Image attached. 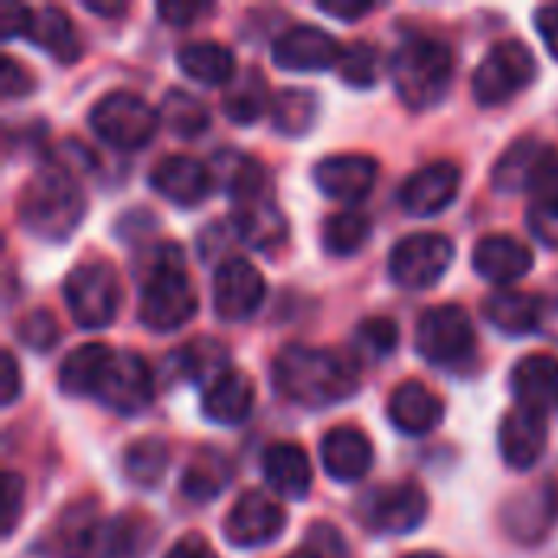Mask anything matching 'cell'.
Here are the masks:
<instances>
[{
  "mask_svg": "<svg viewBox=\"0 0 558 558\" xmlns=\"http://www.w3.org/2000/svg\"><path fill=\"white\" fill-rule=\"evenodd\" d=\"M415 347L435 366H458L477 347L474 324L464 314V307H458V304L432 307V311H425V317L415 327Z\"/></svg>",
  "mask_w": 558,
  "mask_h": 558,
  "instance_id": "11",
  "label": "cell"
},
{
  "mask_svg": "<svg viewBox=\"0 0 558 558\" xmlns=\"http://www.w3.org/2000/svg\"><path fill=\"white\" fill-rule=\"evenodd\" d=\"M252 405L255 383L239 369H229L203 392V415L216 425H242L252 415Z\"/></svg>",
  "mask_w": 558,
  "mask_h": 558,
  "instance_id": "27",
  "label": "cell"
},
{
  "mask_svg": "<svg viewBox=\"0 0 558 558\" xmlns=\"http://www.w3.org/2000/svg\"><path fill=\"white\" fill-rule=\"evenodd\" d=\"M177 65L186 78L199 85H226L235 75V56L222 43H213V39L186 43L177 56Z\"/></svg>",
  "mask_w": 558,
  "mask_h": 558,
  "instance_id": "30",
  "label": "cell"
},
{
  "mask_svg": "<svg viewBox=\"0 0 558 558\" xmlns=\"http://www.w3.org/2000/svg\"><path fill=\"white\" fill-rule=\"evenodd\" d=\"M95 399L121 415L144 412L154 399V376H150L147 363L131 350H114V356L108 360V366L95 386Z\"/></svg>",
  "mask_w": 558,
  "mask_h": 558,
  "instance_id": "13",
  "label": "cell"
},
{
  "mask_svg": "<svg viewBox=\"0 0 558 558\" xmlns=\"http://www.w3.org/2000/svg\"><path fill=\"white\" fill-rule=\"evenodd\" d=\"M317 118V98L304 88H284L271 101V121L281 134H304Z\"/></svg>",
  "mask_w": 558,
  "mask_h": 558,
  "instance_id": "38",
  "label": "cell"
},
{
  "mask_svg": "<svg viewBox=\"0 0 558 558\" xmlns=\"http://www.w3.org/2000/svg\"><path fill=\"white\" fill-rule=\"evenodd\" d=\"M451 78H454V56L441 39L415 33L399 43L392 56V82L409 108L415 111L435 108L448 95Z\"/></svg>",
  "mask_w": 558,
  "mask_h": 558,
  "instance_id": "4",
  "label": "cell"
},
{
  "mask_svg": "<svg viewBox=\"0 0 558 558\" xmlns=\"http://www.w3.org/2000/svg\"><path fill=\"white\" fill-rule=\"evenodd\" d=\"M160 124L177 137H199L209 128V108L180 88H170L160 101Z\"/></svg>",
  "mask_w": 558,
  "mask_h": 558,
  "instance_id": "36",
  "label": "cell"
},
{
  "mask_svg": "<svg viewBox=\"0 0 558 558\" xmlns=\"http://www.w3.org/2000/svg\"><path fill=\"white\" fill-rule=\"evenodd\" d=\"M340 75L347 85L353 88H369L376 85V75H379V52L373 43H363V39H353L343 46V56H340Z\"/></svg>",
  "mask_w": 558,
  "mask_h": 558,
  "instance_id": "39",
  "label": "cell"
},
{
  "mask_svg": "<svg viewBox=\"0 0 558 558\" xmlns=\"http://www.w3.org/2000/svg\"><path fill=\"white\" fill-rule=\"evenodd\" d=\"M428 517V497L418 484H392L379 487L369 504L363 507V520L373 533L383 536H405L415 533Z\"/></svg>",
  "mask_w": 558,
  "mask_h": 558,
  "instance_id": "14",
  "label": "cell"
},
{
  "mask_svg": "<svg viewBox=\"0 0 558 558\" xmlns=\"http://www.w3.org/2000/svg\"><path fill=\"white\" fill-rule=\"evenodd\" d=\"M26 36H29V43H36L43 52H49L59 62H75L82 56L75 26H72L69 13L59 7H36Z\"/></svg>",
  "mask_w": 558,
  "mask_h": 558,
  "instance_id": "29",
  "label": "cell"
},
{
  "mask_svg": "<svg viewBox=\"0 0 558 558\" xmlns=\"http://www.w3.org/2000/svg\"><path fill=\"white\" fill-rule=\"evenodd\" d=\"M533 268V252L513 235H484L474 245V271L490 284H513Z\"/></svg>",
  "mask_w": 558,
  "mask_h": 558,
  "instance_id": "23",
  "label": "cell"
},
{
  "mask_svg": "<svg viewBox=\"0 0 558 558\" xmlns=\"http://www.w3.org/2000/svg\"><path fill=\"white\" fill-rule=\"evenodd\" d=\"M458 190H461V167L451 160H432L402 183L399 206L409 216H438L454 203Z\"/></svg>",
  "mask_w": 558,
  "mask_h": 558,
  "instance_id": "18",
  "label": "cell"
},
{
  "mask_svg": "<svg viewBox=\"0 0 558 558\" xmlns=\"http://www.w3.org/2000/svg\"><path fill=\"white\" fill-rule=\"evenodd\" d=\"M88 124L98 141H105L114 150H137L147 147L160 128V111H154L141 95L134 92H108L95 101Z\"/></svg>",
  "mask_w": 558,
  "mask_h": 558,
  "instance_id": "5",
  "label": "cell"
},
{
  "mask_svg": "<svg viewBox=\"0 0 558 558\" xmlns=\"http://www.w3.org/2000/svg\"><path fill=\"white\" fill-rule=\"evenodd\" d=\"M20 396V366L13 353H3V402L10 405Z\"/></svg>",
  "mask_w": 558,
  "mask_h": 558,
  "instance_id": "51",
  "label": "cell"
},
{
  "mask_svg": "<svg viewBox=\"0 0 558 558\" xmlns=\"http://www.w3.org/2000/svg\"><path fill=\"white\" fill-rule=\"evenodd\" d=\"M29 20H33V10H26V7H16V3L3 7V13H0L3 36H7V39H13V36H26Z\"/></svg>",
  "mask_w": 558,
  "mask_h": 558,
  "instance_id": "47",
  "label": "cell"
},
{
  "mask_svg": "<svg viewBox=\"0 0 558 558\" xmlns=\"http://www.w3.org/2000/svg\"><path fill=\"white\" fill-rule=\"evenodd\" d=\"M85 10H92V13H98V16H121L124 10H128V3L121 0V3H101V0H85Z\"/></svg>",
  "mask_w": 558,
  "mask_h": 558,
  "instance_id": "52",
  "label": "cell"
},
{
  "mask_svg": "<svg viewBox=\"0 0 558 558\" xmlns=\"http://www.w3.org/2000/svg\"><path fill=\"white\" fill-rule=\"evenodd\" d=\"M288 558H314V556H311V553H304V549H298L294 556H288Z\"/></svg>",
  "mask_w": 558,
  "mask_h": 558,
  "instance_id": "54",
  "label": "cell"
},
{
  "mask_svg": "<svg viewBox=\"0 0 558 558\" xmlns=\"http://www.w3.org/2000/svg\"><path fill=\"white\" fill-rule=\"evenodd\" d=\"M29 88H33L29 72L13 56H3V62H0V92H3V98H20Z\"/></svg>",
  "mask_w": 558,
  "mask_h": 558,
  "instance_id": "44",
  "label": "cell"
},
{
  "mask_svg": "<svg viewBox=\"0 0 558 558\" xmlns=\"http://www.w3.org/2000/svg\"><path fill=\"white\" fill-rule=\"evenodd\" d=\"M16 340H20L23 347L36 350V353H46V350L56 347V340H59L56 317H52L49 311H43V307L23 314V317L16 320Z\"/></svg>",
  "mask_w": 558,
  "mask_h": 558,
  "instance_id": "41",
  "label": "cell"
},
{
  "mask_svg": "<svg viewBox=\"0 0 558 558\" xmlns=\"http://www.w3.org/2000/svg\"><path fill=\"white\" fill-rule=\"evenodd\" d=\"M405 558H441V556H435V553H415V556H405Z\"/></svg>",
  "mask_w": 558,
  "mask_h": 558,
  "instance_id": "53",
  "label": "cell"
},
{
  "mask_svg": "<svg viewBox=\"0 0 558 558\" xmlns=\"http://www.w3.org/2000/svg\"><path fill=\"white\" fill-rule=\"evenodd\" d=\"M65 307L72 320L85 330H105L121 304V281L108 262H85L78 265L62 284Z\"/></svg>",
  "mask_w": 558,
  "mask_h": 558,
  "instance_id": "6",
  "label": "cell"
},
{
  "mask_svg": "<svg viewBox=\"0 0 558 558\" xmlns=\"http://www.w3.org/2000/svg\"><path fill=\"white\" fill-rule=\"evenodd\" d=\"M356 350L366 356V360H386L389 353H396L399 347V327L389 320V317H369L356 327V337H353Z\"/></svg>",
  "mask_w": 558,
  "mask_h": 558,
  "instance_id": "40",
  "label": "cell"
},
{
  "mask_svg": "<svg viewBox=\"0 0 558 558\" xmlns=\"http://www.w3.org/2000/svg\"><path fill=\"white\" fill-rule=\"evenodd\" d=\"M213 183V170L186 154H170L150 170V186L177 206H199L209 196Z\"/></svg>",
  "mask_w": 558,
  "mask_h": 558,
  "instance_id": "20",
  "label": "cell"
},
{
  "mask_svg": "<svg viewBox=\"0 0 558 558\" xmlns=\"http://www.w3.org/2000/svg\"><path fill=\"white\" fill-rule=\"evenodd\" d=\"M111 356H114V350L105 343H85V347L72 350L59 366V389L72 399L95 396V386Z\"/></svg>",
  "mask_w": 558,
  "mask_h": 558,
  "instance_id": "31",
  "label": "cell"
},
{
  "mask_svg": "<svg viewBox=\"0 0 558 558\" xmlns=\"http://www.w3.org/2000/svg\"><path fill=\"white\" fill-rule=\"evenodd\" d=\"M229 477H232V468H229L226 454L203 448L190 458V464L180 477V490L190 504H209L229 487Z\"/></svg>",
  "mask_w": 558,
  "mask_h": 558,
  "instance_id": "32",
  "label": "cell"
},
{
  "mask_svg": "<svg viewBox=\"0 0 558 558\" xmlns=\"http://www.w3.org/2000/svg\"><path fill=\"white\" fill-rule=\"evenodd\" d=\"M3 497H7V510H3V533H13L16 517H20V504H23V481L20 474L7 471L3 474Z\"/></svg>",
  "mask_w": 558,
  "mask_h": 558,
  "instance_id": "46",
  "label": "cell"
},
{
  "mask_svg": "<svg viewBox=\"0 0 558 558\" xmlns=\"http://www.w3.org/2000/svg\"><path fill=\"white\" fill-rule=\"evenodd\" d=\"M170 468V448L160 438H137L124 451V477L137 487H157Z\"/></svg>",
  "mask_w": 558,
  "mask_h": 558,
  "instance_id": "37",
  "label": "cell"
},
{
  "mask_svg": "<svg viewBox=\"0 0 558 558\" xmlns=\"http://www.w3.org/2000/svg\"><path fill=\"white\" fill-rule=\"evenodd\" d=\"M546 415L533 412V409H510L500 422V454L513 471H530L543 451H546Z\"/></svg>",
  "mask_w": 558,
  "mask_h": 558,
  "instance_id": "21",
  "label": "cell"
},
{
  "mask_svg": "<svg viewBox=\"0 0 558 558\" xmlns=\"http://www.w3.org/2000/svg\"><path fill=\"white\" fill-rule=\"evenodd\" d=\"M536 29L546 43V49L558 59V7H539L536 10Z\"/></svg>",
  "mask_w": 558,
  "mask_h": 558,
  "instance_id": "48",
  "label": "cell"
},
{
  "mask_svg": "<svg viewBox=\"0 0 558 558\" xmlns=\"http://www.w3.org/2000/svg\"><path fill=\"white\" fill-rule=\"evenodd\" d=\"M284 510L262 490H245L226 517V539L239 549H258L284 533Z\"/></svg>",
  "mask_w": 558,
  "mask_h": 558,
  "instance_id": "16",
  "label": "cell"
},
{
  "mask_svg": "<svg viewBox=\"0 0 558 558\" xmlns=\"http://www.w3.org/2000/svg\"><path fill=\"white\" fill-rule=\"evenodd\" d=\"M379 163L366 154H330L314 167V183L337 203H360L373 193Z\"/></svg>",
  "mask_w": 558,
  "mask_h": 558,
  "instance_id": "19",
  "label": "cell"
},
{
  "mask_svg": "<svg viewBox=\"0 0 558 558\" xmlns=\"http://www.w3.org/2000/svg\"><path fill=\"white\" fill-rule=\"evenodd\" d=\"M454 262V242L441 232H415L389 252V275L405 291L435 288Z\"/></svg>",
  "mask_w": 558,
  "mask_h": 558,
  "instance_id": "9",
  "label": "cell"
},
{
  "mask_svg": "<svg viewBox=\"0 0 558 558\" xmlns=\"http://www.w3.org/2000/svg\"><path fill=\"white\" fill-rule=\"evenodd\" d=\"M229 222H232L235 239H242L245 245L262 248V252H271L288 239V219L281 216V209L275 203L271 183L232 199V219Z\"/></svg>",
  "mask_w": 558,
  "mask_h": 558,
  "instance_id": "15",
  "label": "cell"
},
{
  "mask_svg": "<svg viewBox=\"0 0 558 558\" xmlns=\"http://www.w3.org/2000/svg\"><path fill=\"white\" fill-rule=\"evenodd\" d=\"M271 95H268V82L258 69H245L239 78H232V85L222 95V111L229 121L235 124H252L258 121L265 111H271Z\"/></svg>",
  "mask_w": 558,
  "mask_h": 558,
  "instance_id": "33",
  "label": "cell"
},
{
  "mask_svg": "<svg viewBox=\"0 0 558 558\" xmlns=\"http://www.w3.org/2000/svg\"><path fill=\"white\" fill-rule=\"evenodd\" d=\"M304 553H311L314 558H350L347 539L337 526L330 523H314L304 536Z\"/></svg>",
  "mask_w": 558,
  "mask_h": 558,
  "instance_id": "43",
  "label": "cell"
},
{
  "mask_svg": "<svg viewBox=\"0 0 558 558\" xmlns=\"http://www.w3.org/2000/svg\"><path fill=\"white\" fill-rule=\"evenodd\" d=\"M373 10H376L373 3H320V13H327L333 20H360Z\"/></svg>",
  "mask_w": 558,
  "mask_h": 558,
  "instance_id": "50",
  "label": "cell"
},
{
  "mask_svg": "<svg viewBox=\"0 0 558 558\" xmlns=\"http://www.w3.org/2000/svg\"><path fill=\"white\" fill-rule=\"evenodd\" d=\"M369 229L373 226H369L366 213H360V209H340V213H333V216L324 219V232H320L324 252L333 255V258H350V255H356L366 245Z\"/></svg>",
  "mask_w": 558,
  "mask_h": 558,
  "instance_id": "35",
  "label": "cell"
},
{
  "mask_svg": "<svg viewBox=\"0 0 558 558\" xmlns=\"http://www.w3.org/2000/svg\"><path fill=\"white\" fill-rule=\"evenodd\" d=\"M75 510H78V520H65L62 526L65 558H128L134 549H141L134 536L141 523L128 517L101 520L92 504L75 507Z\"/></svg>",
  "mask_w": 558,
  "mask_h": 558,
  "instance_id": "8",
  "label": "cell"
},
{
  "mask_svg": "<svg viewBox=\"0 0 558 558\" xmlns=\"http://www.w3.org/2000/svg\"><path fill=\"white\" fill-rule=\"evenodd\" d=\"M173 363H177V373L183 379L213 386L219 376L229 373V350L222 343L209 340V337H196L183 350L173 353Z\"/></svg>",
  "mask_w": 558,
  "mask_h": 558,
  "instance_id": "34",
  "label": "cell"
},
{
  "mask_svg": "<svg viewBox=\"0 0 558 558\" xmlns=\"http://www.w3.org/2000/svg\"><path fill=\"white\" fill-rule=\"evenodd\" d=\"M510 392L523 409H533L539 415L558 409V360L546 353L523 356L510 373Z\"/></svg>",
  "mask_w": 558,
  "mask_h": 558,
  "instance_id": "24",
  "label": "cell"
},
{
  "mask_svg": "<svg viewBox=\"0 0 558 558\" xmlns=\"http://www.w3.org/2000/svg\"><path fill=\"white\" fill-rule=\"evenodd\" d=\"M320 464H324V471L333 481L356 484L373 468V445H369V438L360 428L340 425V428L324 435V441H320Z\"/></svg>",
  "mask_w": 558,
  "mask_h": 558,
  "instance_id": "22",
  "label": "cell"
},
{
  "mask_svg": "<svg viewBox=\"0 0 558 558\" xmlns=\"http://www.w3.org/2000/svg\"><path fill=\"white\" fill-rule=\"evenodd\" d=\"M265 301V278L262 271L239 258V255H229L216 265V275H213V311L219 320L226 324H239V320H248Z\"/></svg>",
  "mask_w": 558,
  "mask_h": 558,
  "instance_id": "12",
  "label": "cell"
},
{
  "mask_svg": "<svg viewBox=\"0 0 558 558\" xmlns=\"http://www.w3.org/2000/svg\"><path fill=\"white\" fill-rule=\"evenodd\" d=\"M536 72H539V65L526 43L500 39L497 46H490V52L481 59V65L474 72V98L484 108L507 105L513 95H520L523 88L533 85Z\"/></svg>",
  "mask_w": 558,
  "mask_h": 558,
  "instance_id": "7",
  "label": "cell"
},
{
  "mask_svg": "<svg viewBox=\"0 0 558 558\" xmlns=\"http://www.w3.org/2000/svg\"><path fill=\"white\" fill-rule=\"evenodd\" d=\"M196 307H199L196 288L183 271L180 248L160 245L141 281V304H137L141 324L154 333H173L193 320Z\"/></svg>",
  "mask_w": 558,
  "mask_h": 558,
  "instance_id": "3",
  "label": "cell"
},
{
  "mask_svg": "<svg viewBox=\"0 0 558 558\" xmlns=\"http://www.w3.org/2000/svg\"><path fill=\"white\" fill-rule=\"evenodd\" d=\"M543 301L526 291L497 288L484 298V317L507 337H526L543 327Z\"/></svg>",
  "mask_w": 558,
  "mask_h": 558,
  "instance_id": "26",
  "label": "cell"
},
{
  "mask_svg": "<svg viewBox=\"0 0 558 558\" xmlns=\"http://www.w3.org/2000/svg\"><path fill=\"white\" fill-rule=\"evenodd\" d=\"M271 383L281 399L304 409H327L350 399L360 386V373L333 350L291 343L271 366Z\"/></svg>",
  "mask_w": 558,
  "mask_h": 558,
  "instance_id": "1",
  "label": "cell"
},
{
  "mask_svg": "<svg viewBox=\"0 0 558 558\" xmlns=\"http://www.w3.org/2000/svg\"><path fill=\"white\" fill-rule=\"evenodd\" d=\"M262 471H265L268 487L288 500H304L311 494V484H314L311 458L298 445H288V441L268 445V451L262 454Z\"/></svg>",
  "mask_w": 558,
  "mask_h": 558,
  "instance_id": "25",
  "label": "cell"
},
{
  "mask_svg": "<svg viewBox=\"0 0 558 558\" xmlns=\"http://www.w3.org/2000/svg\"><path fill=\"white\" fill-rule=\"evenodd\" d=\"M494 186L500 193H533L536 199L553 193L558 190V150L536 137L510 144L494 167Z\"/></svg>",
  "mask_w": 558,
  "mask_h": 558,
  "instance_id": "10",
  "label": "cell"
},
{
  "mask_svg": "<svg viewBox=\"0 0 558 558\" xmlns=\"http://www.w3.org/2000/svg\"><path fill=\"white\" fill-rule=\"evenodd\" d=\"M343 46L320 26H291L284 29L275 46H271V59L278 69L284 72H324L340 65Z\"/></svg>",
  "mask_w": 558,
  "mask_h": 558,
  "instance_id": "17",
  "label": "cell"
},
{
  "mask_svg": "<svg viewBox=\"0 0 558 558\" xmlns=\"http://www.w3.org/2000/svg\"><path fill=\"white\" fill-rule=\"evenodd\" d=\"M445 402L422 383H402L389 399V418L402 435H428L438 428Z\"/></svg>",
  "mask_w": 558,
  "mask_h": 558,
  "instance_id": "28",
  "label": "cell"
},
{
  "mask_svg": "<svg viewBox=\"0 0 558 558\" xmlns=\"http://www.w3.org/2000/svg\"><path fill=\"white\" fill-rule=\"evenodd\" d=\"M160 20H167L170 26H190L193 20L213 13V3H183V0H167L157 7Z\"/></svg>",
  "mask_w": 558,
  "mask_h": 558,
  "instance_id": "45",
  "label": "cell"
},
{
  "mask_svg": "<svg viewBox=\"0 0 558 558\" xmlns=\"http://www.w3.org/2000/svg\"><path fill=\"white\" fill-rule=\"evenodd\" d=\"M163 558H219L216 553H213V546L203 539V536H183V539H177L173 543V549L167 553Z\"/></svg>",
  "mask_w": 558,
  "mask_h": 558,
  "instance_id": "49",
  "label": "cell"
},
{
  "mask_svg": "<svg viewBox=\"0 0 558 558\" xmlns=\"http://www.w3.org/2000/svg\"><path fill=\"white\" fill-rule=\"evenodd\" d=\"M530 232L549 245V248H558V190L539 196L530 209Z\"/></svg>",
  "mask_w": 558,
  "mask_h": 558,
  "instance_id": "42",
  "label": "cell"
},
{
  "mask_svg": "<svg viewBox=\"0 0 558 558\" xmlns=\"http://www.w3.org/2000/svg\"><path fill=\"white\" fill-rule=\"evenodd\" d=\"M16 216L29 235L43 242H65L85 216V199L75 173L62 163L33 173L16 199Z\"/></svg>",
  "mask_w": 558,
  "mask_h": 558,
  "instance_id": "2",
  "label": "cell"
}]
</instances>
